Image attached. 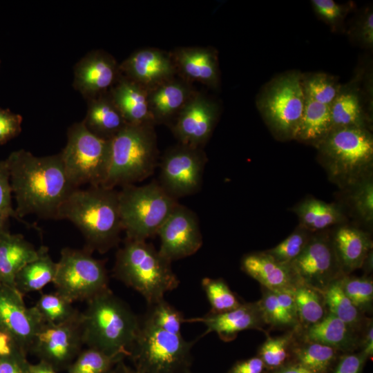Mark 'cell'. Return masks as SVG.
Instances as JSON below:
<instances>
[{
	"mask_svg": "<svg viewBox=\"0 0 373 373\" xmlns=\"http://www.w3.org/2000/svg\"><path fill=\"white\" fill-rule=\"evenodd\" d=\"M60 154L74 188L103 186L108 171L110 140L95 135L82 122H75L68 129L67 142Z\"/></svg>",
	"mask_w": 373,
	"mask_h": 373,
	"instance_id": "obj_8",
	"label": "cell"
},
{
	"mask_svg": "<svg viewBox=\"0 0 373 373\" xmlns=\"http://www.w3.org/2000/svg\"><path fill=\"white\" fill-rule=\"evenodd\" d=\"M113 274L139 292L148 304L164 298L180 283L171 262L146 240L125 239L116 253Z\"/></svg>",
	"mask_w": 373,
	"mask_h": 373,
	"instance_id": "obj_4",
	"label": "cell"
},
{
	"mask_svg": "<svg viewBox=\"0 0 373 373\" xmlns=\"http://www.w3.org/2000/svg\"><path fill=\"white\" fill-rule=\"evenodd\" d=\"M311 237L309 231L300 226L284 240L265 252L277 261L290 265L303 252Z\"/></svg>",
	"mask_w": 373,
	"mask_h": 373,
	"instance_id": "obj_44",
	"label": "cell"
},
{
	"mask_svg": "<svg viewBox=\"0 0 373 373\" xmlns=\"http://www.w3.org/2000/svg\"><path fill=\"white\" fill-rule=\"evenodd\" d=\"M359 352L363 353L367 359L373 355V321L370 320L361 334Z\"/></svg>",
	"mask_w": 373,
	"mask_h": 373,
	"instance_id": "obj_53",
	"label": "cell"
},
{
	"mask_svg": "<svg viewBox=\"0 0 373 373\" xmlns=\"http://www.w3.org/2000/svg\"><path fill=\"white\" fill-rule=\"evenodd\" d=\"M266 371L262 361L255 356L236 362L227 373H265Z\"/></svg>",
	"mask_w": 373,
	"mask_h": 373,
	"instance_id": "obj_51",
	"label": "cell"
},
{
	"mask_svg": "<svg viewBox=\"0 0 373 373\" xmlns=\"http://www.w3.org/2000/svg\"><path fill=\"white\" fill-rule=\"evenodd\" d=\"M184 323H202L207 329L204 335L215 332L224 342H231L238 333L256 329L269 335L258 301L242 303L239 307L222 313L209 312L202 317L185 319Z\"/></svg>",
	"mask_w": 373,
	"mask_h": 373,
	"instance_id": "obj_19",
	"label": "cell"
},
{
	"mask_svg": "<svg viewBox=\"0 0 373 373\" xmlns=\"http://www.w3.org/2000/svg\"><path fill=\"white\" fill-rule=\"evenodd\" d=\"M128 369V367L124 364L123 361H121L106 373H127Z\"/></svg>",
	"mask_w": 373,
	"mask_h": 373,
	"instance_id": "obj_58",
	"label": "cell"
},
{
	"mask_svg": "<svg viewBox=\"0 0 373 373\" xmlns=\"http://www.w3.org/2000/svg\"><path fill=\"white\" fill-rule=\"evenodd\" d=\"M127 373H140V372L136 371L135 370H132L128 367Z\"/></svg>",
	"mask_w": 373,
	"mask_h": 373,
	"instance_id": "obj_59",
	"label": "cell"
},
{
	"mask_svg": "<svg viewBox=\"0 0 373 373\" xmlns=\"http://www.w3.org/2000/svg\"><path fill=\"white\" fill-rule=\"evenodd\" d=\"M10 218L9 215L0 211V235L10 231Z\"/></svg>",
	"mask_w": 373,
	"mask_h": 373,
	"instance_id": "obj_57",
	"label": "cell"
},
{
	"mask_svg": "<svg viewBox=\"0 0 373 373\" xmlns=\"http://www.w3.org/2000/svg\"><path fill=\"white\" fill-rule=\"evenodd\" d=\"M299 329H305L320 321L327 314L321 291L304 284L293 290Z\"/></svg>",
	"mask_w": 373,
	"mask_h": 373,
	"instance_id": "obj_34",
	"label": "cell"
},
{
	"mask_svg": "<svg viewBox=\"0 0 373 373\" xmlns=\"http://www.w3.org/2000/svg\"><path fill=\"white\" fill-rule=\"evenodd\" d=\"M118 200L123 231L126 238L133 240L156 236L179 203L157 181L123 186L118 191Z\"/></svg>",
	"mask_w": 373,
	"mask_h": 373,
	"instance_id": "obj_6",
	"label": "cell"
},
{
	"mask_svg": "<svg viewBox=\"0 0 373 373\" xmlns=\"http://www.w3.org/2000/svg\"><path fill=\"white\" fill-rule=\"evenodd\" d=\"M93 252L64 247L57 262L53 281L56 291L73 303L86 302L109 289L105 263L94 258Z\"/></svg>",
	"mask_w": 373,
	"mask_h": 373,
	"instance_id": "obj_9",
	"label": "cell"
},
{
	"mask_svg": "<svg viewBox=\"0 0 373 373\" xmlns=\"http://www.w3.org/2000/svg\"><path fill=\"white\" fill-rule=\"evenodd\" d=\"M340 278L333 281L321 291L327 311L361 335L372 318L363 314L346 296L341 287Z\"/></svg>",
	"mask_w": 373,
	"mask_h": 373,
	"instance_id": "obj_31",
	"label": "cell"
},
{
	"mask_svg": "<svg viewBox=\"0 0 373 373\" xmlns=\"http://www.w3.org/2000/svg\"><path fill=\"white\" fill-rule=\"evenodd\" d=\"M305 97L330 106L341 92V86L332 77L324 73L311 75L303 80Z\"/></svg>",
	"mask_w": 373,
	"mask_h": 373,
	"instance_id": "obj_43",
	"label": "cell"
},
{
	"mask_svg": "<svg viewBox=\"0 0 373 373\" xmlns=\"http://www.w3.org/2000/svg\"><path fill=\"white\" fill-rule=\"evenodd\" d=\"M124 358L88 347L80 352L67 370L68 373H106Z\"/></svg>",
	"mask_w": 373,
	"mask_h": 373,
	"instance_id": "obj_41",
	"label": "cell"
},
{
	"mask_svg": "<svg viewBox=\"0 0 373 373\" xmlns=\"http://www.w3.org/2000/svg\"><path fill=\"white\" fill-rule=\"evenodd\" d=\"M42 246L36 249L22 234L10 231L0 235V283L15 286L19 270L37 258Z\"/></svg>",
	"mask_w": 373,
	"mask_h": 373,
	"instance_id": "obj_27",
	"label": "cell"
},
{
	"mask_svg": "<svg viewBox=\"0 0 373 373\" xmlns=\"http://www.w3.org/2000/svg\"><path fill=\"white\" fill-rule=\"evenodd\" d=\"M359 39L366 46H372L373 44V13L368 11L363 17L359 25Z\"/></svg>",
	"mask_w": 373,
	"mask_h": 373,
	"instance_id": "obj_52",
	"label": "cell"
},
{
	"mask_svg": "<svg viewBox=\"0 0 373 373\" xmlns=\"http://www.w3.org/2000/svg\"><path fill=\"white\" fill-rule=\"evenodd\" d=\"M122 74L148 90L175 77L177 73L170 53L143 48L119 64Z\"/></svg>",
	"mask_w": 373,
	"mask_h": 373,
	"instance_id": "obj_20",
	"label": "cell"
},
{
	"mask_svg": "<svg viewBox=\"0 0 373 373\" xmlns=\"http://www.w3.org/2000/svg\"><path fill=\"white\" fill-rule=\"evenodd\" d=\"M108 92L127 124L155 125L149 109L146 88L122 74Z\"/></svg>",
	"mask_w": 373,
	"mask_h": 373,
	"instance_id": "obj_25",
	"label": "cell"
},
{
	"mask_svg": "<svg viewBox=\"0 0 373 373\" xmlns=\"http://www.w3.org/2000/svg\"><path fill=\"white\" fill-rule=\"evenodd\" d=\"M332 240L344 276L362 268L365 259L372 251V241L370 236L355 227L343 226L338 228Z\"/></svg>",
	"mask_w": 373,
	"mask_h": 373,
	"instance_id": "obj_26",
	"label": "cell"
},
{
	"mask_svg": "<svg viewBox=\"0 0 373 373\" xmlns=\"http://www.w3.org/2000/svg\"><path fill=\"white\" fill-rule=\"evenodd\" d=\"M329 111L332 129L350 126L365 128L360 99L354 90H341L330 104Z\"/></svg>",
	"mask_w": 373,
	"mask_h": 373,
	"instance_id": "obj_36",
	"label": "cell"
},
{
	"mask_svg": "<svg viewBox=\"0 0 373 373\" xmlns=\"http://www.w3.org/2000/svg\"><path fill=\"white\" fill-rule=\"evenodd\" d=\"M27 354L17 352L0 358V373H30V363L26 358Z\"/></svg>",
	"mask_w": 373,
	"mask_h": 373,
	"instance_id": "obj_50",
	"label": "cell"
},
{
	"mask_svg": "<svg viewBox=\"0 0 373 373\" xmlns=\"http://www.w3.org/2000/svg\"><path fill=\"white\" fill-rule=\"evenodd\" d=\"M153 124L126 125L110 140V161L102 186L135 184L149 177L158 164Z\"/></svg>",
	"mask_w": 373,
	"mask_h": 373,
	"instance_id": "obj_5",
	"label": "cell"
},
{
	"mask_svg": "<svg viewBox=\"0 0 373 373\" xmlns=\"http://www.w3.org/2000/svg\"><path fill=\"white\" fill-rule=\"evenodd\" d=\"M295 211L302 227L309 231L327 229L342 220L341 212L336 206L316 199L304 201Z\"/></svg>",
	"mask_w": 373,
	"mask_h": 373,
	"instance_id": "obj_33",
	"label": "cell"
},
{
	"mask_svg": "<svg viewBox=\"0 0 373 373\" xmlns=\"http://www.w3.org/2000/svg\"><path fill=\"white\" fill-rule=\"evenodd\" d=\"M297 336L334 348L341 353L359 350L361 335L329 312L318 323L298 329Z\"/></svg>",
	"mask_w": 373,
	"mask_h": 373,
	"instance_id": "obj_24",
	"label": "cell"
},
{
	"mask_svg": "<svg viewBox=\"0 0 373 373\" xmlns=\"http://www.w3.org/2000/svg\"><path fill=\"white\" fill-rule=\"evenodd\" d=\"M354 208L359 216L365 222L373 219V184L371 180H363L353 195Z\"/></svg>",
	"mask_w": 373,
	"mask_h": 373,
	"instance_id": "obj_45",
	"label": "cell"
},
{
	"mask_svg": "<svg viewBox=\"0 0 373 373\" xmlns=\"http://www.w3.org/2000/svg\"><path fill=\"white\" fill-rule=\"evenodd\" d=\"M86 101L87 111L82 122L95 135L109 140L128 125L109 92Z\"/></svg>",
	"mask_w": 373,
	"mask_h": 373,
	"instance_id": "obj_28",
	"label": "cell"
},
{
	"mask_svg": "<svg viewBox=\"0 0 373 373\" xmlns=\"http://www.w3.org/2000/svg\"><path fill=\"white\" fill-rule=\"evenodd\" d=\"M194 343L143 318L129 357L140 373H185L192 364Z\"/></svg>",
	"mask_w": 373,
	"mask_h": 373,
	"instance_id": "obj_7",
	"label": "cell"
},
{
	"mask_svg": "<svg viewBox=\"0 0 373 373\" xmlns=\"http://www.w3.org/2000/svg\"><path fill=\"white\" fill-rule=\"evenodd\" d=\"M0 65H1V62H0Z\"/></svg>",
	"mask_w": 373,
	"mask_h": 373,
	"instance_id": "obj_61",
	"label": "cell"
},
{
	"mask_svg": "<svg viewBox=\"0 0 373 373\" xmlns=\"http://www.w3.org/2000/svg\"><path fill=\"white\" fill-rule=\"evenodd\" d=\"M315 11L327 22L335 25L343 18L345 8L333 0H312Z\"/></svg>",
	"mask_w": 373,
	"mask_h": 373,
	"instance_id": "obj_49",
	"label": "cell"
},
{
	"mask_svg": "<svg viewBox=\"0 0 373 373\" xmlns=\"http://www.w3.org/2000/svg\"><path fill=\"white\" fill-rule=\"evenodd\" d=\"M6 160L17 217L28 224L23 220L28 215L57 220L59 208L75 189L67 178L60 153L38 157L21 149Z\"/></svg>",
	"mask_w": 373,
	"mask_h": 373,
	"instance_id": "obj_1",
	"label": "cell"
},
{
	"mask_svg": "<svg viewBox=\"0 0 373 373\" xmlns=\"http://www.w3.org/2000/svg\"><path fill=\"white\" fill-rule=\"evenodd\" d=\"M241 269L270 290H294L302 284L290 265L283 264L267 252L246 254L241 260Z\"/></svg>",
	"mask_w": 373,
	"mask_h": 373,
	"instance_id": "obj_21",
	"label": "cell"
},
{
	"mask_svg": "<svg viewBox=\"0 0 373 373\" xmlns=\"http://www.w3.org/2000/svg\"><path fill=\"white\" fill-rule=\"evenodd\" d=\"M34 307L44 323L59 325L76 321L81 317L82 312L57 291L41 294Z\"/></svg>",
	"mask_w": 373,
	"mask_h": 373,
	"instance_id": "obj_35",
	"label": "cell"
},
{
	"mask_svg": "<svg viewBox=\"0 0 373 373\" xmlns=\"http://www.w3.org/2000/svg\"><path fill=\"white\" fill-rule=\"evenodd\" d=\"M206 162L203 149L178 143L161 157L157 182L177 200L193 195L201 188Z\"/></svg>",
	"mask_w": 373,
	"mask_h": 373,
	"instance_id": "obj_12",
	"label": "cell"
},
{
	"mask_svg": "<svg viewBox=\"0 0 373 373\" xmlns=\"http://www.w3.org/2000/svg\"><path fill=\"white\" fill-rule=\"evenodd\" d=\"M177 73L182 78L195 81L211 88L219 83L216 52L210 48L180 47L170 53Z\"/></svg>",
	"mask_w": 373,
	"mask_h": 373,
	"instance_id": "obj_22",
	"label": "cell"
},
{
	"mask_svg": "<svg viewBox=\"0 0 373 373\" xmlns=\"http://www.w3.org/2000/svg\"><path fill=\"white\" fill-rule=\"evenodd\" d=\"M218 114V104L195 91L170 126L178 143L203 149L212 134Z\"/></svg>",
	"mask_w": 373,
	"mask_h": 373,
	"instance_id": "obj_17",
	"label": "cell"
},
{
	"mask_svg": "<svg viewBox=\"0 0 373 373\" xmlns=\"http://www.w3.org/2000/svg\"><path fill=\"white\" fill-rule=\"evenodd\" d=\"M57 263L48 254L47 247L42 246L39 256L26 264L18 272L15 287L23 294L39 291L53 283Z\"/></svg>",
	"mask_w": 373,
	"mask_h": 373,
	"instance_id": "obj_30",
	"label": "cell"
},
{
	"mask_svg": "<svg viewBox=\"0 0 373 373\" xmlns=\"http://www.w3.org/2000/svg\"><path fill=\"white\" fill-rule=\"evenodd\" d=\"M140 323L128 305L109 289L87 301L81 314L84 345L110 356H129Z\"/></svg>",
	"mask_w": 373,
	"mask_h": 373,
	"instance_id": "obj_3",
	"label": "cell"
},
{
	"mask_svg": "<svg viewBox=\"0 0 373 373\" xmlns=\"http://www.w3.org/2000/svg\"><path fill=\"white\" fill-rule=\"evenodd\" d=\"M83 345L80 317L76 321L59 325L44 323L36 333L29 352L60 371L68 369Z\"/></svg>",
	"mask_w": 373,
	"mask_h": 373,
	"instance_id": "obj_13",
	"label": "cell"
},
{
	"mask_svg": "<svg viewBox=\"0 0 373 373\" xmlns=\"http://www.w3.org/2000/svg\"><path fill=\"white\" fill-rule=\"evenodd\" d=\"M30 373H58L52 365L43 361L30 365Z\"/></svg>",
	"mask_w": 373,
	"mask_h": 373,
	"instance_id": "obj_56",
	"label": "cell"
},
{
	"mask_svg": "<svg viewBox=\"0 0 373 373\" xmlns=\"http://www.w3.org/2000/svg\"><path fill=\"white\" fill-rule=\"evenodd\" d=\"M367 360L359 351L343 353L330 373H362Z\"/></svg>",
	"mask_w": 373,
	"mask_h": 373,
	"instance_id": "obj_48",
	"label": "cell"
},
{
	"mask_svg": "<svg viewBox=\"0 0 373 373\" xmlns=\"http://www.w3.org/2000/svg\"><path fill=\"white\" fill-rule=\"evenodd\" d=\"M195 92L189 82L175 77L149 90V109L154 124L171 126Z\"/></svg>",
	"mask_w": 373,
	"mask_h": 373,
	"instance_id": "obj_23",
	"label": "cell"
},
{
	"mask_svg": "<svg viewBox=\"0 0 373 373\" xmlns=\"http://www.w3.org/2000/svg\"><path fill=\"white\" fill-rule=\"evenodd\" d=\"M23 117L9 108L0 107V144H4L21 132Z\"/></svg>",
	"mask_w": 373,
	"mask_h": 373,
	"instance_id": "obj_47",
	"label": "cell"
},
{
	"mask_svg": "<svg viewBox=\"0 0 373 373\" xmlns=\"http://www.w3.org/2000/svg\"><path fill=\"white\" fill-rule=\"evenodd\" d=\"M57 220L71 222L87 249L104 254L117 246L123 231L118 191L102 186L75 189L59 209Z\"/></svg>",
	"mask_w": 373,
	"mask_h": 373,
	"instance_id": "obj_2",
	"label": "cell"
},
{
	"mask_svg": "<svg viewBox=\"0 0 373 373\" xmlns=\"http://www.w3.org/2000/svg\"><path fill=\"white\" fill-rule=\"evenodd\" d=\"M201 285L211 305L209 312H228L242 303L222 278H204Z\"/></svg>",
	"mask_w": 373,
	"mask_h": 373,
	"instance_id": "obj_39",
	"label": "cell"
},
{
	"mask_svg": "<svg viewBox=\"0 0 373 373\" xmlns=\"http://www.w3.org/2000/svg\"><path fill=\"white\" fill-rule=\"evenodd\" d=\"M160 254L172 262L196 253L203 243L196 213L178 203L160 228Z\"/></svg>",
	"mask_w": 373,
	"mask_h": 373,
	"instance_id": "obj_15",
	"label": "cell"
},
{
	"mask_svg": "<svg viewBox=\"0 0 373 373\" xmlns=\"http://www.w3.org/2000/svg\"><path fill=\"white\" fill-rule=\"evenodd\" d=\"M23 296L15 286L0 283V331L28 354L44 323L34 306H26Z\"/></svg>",
	"mask_w": 373,
	"mask_h": 373,
	"instance_id": "obj_16",
	"label": "cell"
},
{
	"mask_svg": "<svg viewBox=\"0 0 373 373\" xmlns=\"http://www.w3.org/2000/svg\"><path fill=\"white\" fill-rule=\"evenodd\" d=\"M149 308L144 319L155 327L175 334H181L183 314L164 298L148 304Z\"/></svg>",
	"mask_w": 373,
	"mask_h": 373,
	"instance_id": "obj_42",
	"label": "cell"
},
{
	"mask_svg": "<svg viewBox=\"0 0 373 373\" xmlns=\"http://www.w3.org/2000/svg\"><path fill=\"white\" fill-rule=\"evenodd\" d=\"M261 298L258 302L268 330L299 329L298 318L285 309L274 291L261 287Z\"/></svg>",
	"mask_w": 373,
	"mask_h": 373,
	"instance_id": "obj_38",
	"label": "cell"
},
{
	"mask_svg": "<svg viewBox=\"0 0 373 373\" xmlns=\"http://www.w3.org/2000/svg\"><path fill=\"white\" fill-rule=\"evenodd\" d=\"M12 189L10 181V173L6 160H0V211L7 213L11 218L30 228H36L35 225L21 221L17 216L12 204Z\"/></svg>",
	"mask_w": 373,
	"mask_h": 373,
	"instance_id": "obj_46",
	"label": "cell"
},
{
	"mask_svg": "<svg viewBox=\"0 0 373 373\" xmlns=\"http://www.w3.org/2000/svg\"><path fill=\"white\" fill-rule=\"evenodd\" d=\"M341 354L329 346L299 338L296 331L291 347L290 361L314 373H330Z\"/></svg>",
	"mask_w": 373,
	"mask_h": 373,
	"instance_id": "obj_29",
	"label": "cell"
},
{
	"mask_svg": "<svg viewBox=\"0 0 373 373\" xmlns=\"http://www.w3.org/2000/svg\"><path fill=\"white\" fill-rule=\"evenodd\" d=\"M185 373H193V372H191V370H189V371H188V372H186Z\"/></svg>",
	"mask_w": 373,
	"mask_h": 373,
	"instance_id": "obj_60",
	"label": "cell"
},
{
	"mask_svg": "<svg viewBox=\"0 0 373 373\" xmlns=\"http://www.w3.org/2000/svg\"><path fill=\"white\" fill-rule=\"evenodd\" d=\"M332 129L329 106L306 97L301 120L294 138L318 142Z\"/></svg>",
	"mask_w": 373,
	"mask_h": 373,
	"instance_id": "obj_32",
	"label": "cell"
},
{
	"mask_svg": "<svg viewBox=\"0 0 373 373\" xmlns=\"http://www.w3.org/2000/svg\"><path fill=\"white\" fill-rule=\"evenodd\" d=\"M316 143L329 171L337 179L354 180L372 164L373 140L365 128H334Z\"/></svg>",
	"mask_w": 373,
	"mask_h": 373,
	"instance_id": "obj_10",
	"label": "cell"
},
{
	"mask_svg": "<svg viewBox=\"0 0 373 373\" xmlns=\"http://www.w3.org/2000/svg\"><path fill=\"white\" fill-rule=\"evenodd\" d=\"M121 75L119 64L111 55L92 50L76 63L73 86L88 100L108 92Z\"/></svg>",
	"mask_w": 373,
	"mask_h": 373,
	"instance_id": "obj_18",
	"label": "cell"
},
{
	"mask_svg": "<svg viewBox=\"0 0 373 373\" xmlns=\"http://www.w3.org/2000/svg\"><path fill=\"white\" fill-rule=\"evenodd\" d=\"M297 329L271 336L258 347L257 355L263 362L267 371L276 369L290 361L291 347L296 336Z\"/></svg>",
	"mask_w": 373,
	"mask_h": 373,
	"instance_id": "obj_37",
	"label": "cell"
},
{
	"mask_svg": "<svg viewBox=\"0 0 373 373\" xmlns=\"http://www.w3.org/2000/svg\"><path fill=\"white\" fill-rule=\"evenodd\" d=\"M305 99L303 79L299 74L292 73L274 80L258 103L260 111L277 133L295 137Z\"/></svg>",
	"mask_w": 373,
	"mask_h": 373,
	"instance_id": "obj_11",
	"label": "cell"
},
{
	"mask_svg": "<svg viewBox=\"0 0 373 373\" xmlns=\"http://www.w3.org/2000/svg\"><path fill=\"white\" fill-rule=\"evenodd\" d=\"M341 287L352 303L365 315L373 309V280L372 277L343 276L340 278ZM367 316V315H366Z\"/></svg>",
	"mask_w": 373,
	"mask_h": 373,
	"instance_id": "obj_40",
	"label": "cell"
},
{
	"mask_svg": "<svg viewBox=\"0 0 373 373\" xmlns=\"http://www.w3.org/2000/svg\"><path fill=\"white\" fill-rule=\"evenodd\" d=\"M17 352L26 353L8 334L0 331V358Z\"/></svg>",
	"mask_w": 373,
	"mask_h": 373,
	"instance_id": "obj_54",
	"label": "cell"
},
{
	"mask_svg": "<svg viewBox=\"0 0 373 373\" xmlns=\"http://www.w3.org/2000/svg\"><path fill=\"white\" fill-rule=\"evenodd\" d=\"M290 265L303 284L320 291L344 276L332 238L325 235L312 236L303 252Z\"/></svg>",
	"mask_w": 373,
	"mask_h": 373,
	"instance_id": "obj_14",
	"label": "cell"
},
{
	"mask_svg": "<svg viewBox=\"0 0 373 373\" xmlns=\"http://www.w3.org/2000/svg\"><path fill=\"white\" fill-rule=\"evenodd\" d=\"M265 373H314L311 372L310 370H307L305 367L292 362L289 361L288 363H285V365L272 370L266 371Z\"/></svg>",
	"mask_w": 373,
	"mask_h": 373,
	"instance_id": "obj_55",
	"label": "cell"
}]
</instances>
